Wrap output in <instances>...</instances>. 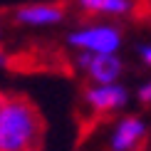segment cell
Listing matches in <instances>:
<instances>
[{"mask_svg":"<svg viewBox=\"0 0 151 151\" xmlns=\"http://www.w3.org/2000/svg\"><path fill=\"white\" fill-rule=\"evenodd\" d=\"M47 122L25 94L0 92V151H42Z\"/></svg>","mask_w":151,"mask_h":151,"instance_id":"6da1fadb","label":"cell"},{"mask_svg":"<svg viewBox=\"0 0 151 151\" xmlns=\"http://www.w3.org/2000/svg\"><path fill=\"white\" fill-rule=\"evenodd\" d=\"M3 65L12 74H57V77L74 74V67L65 50L52 42H30L17 52H10Z\"/></svg>","mask_w":151,"mask_h":151,"instance_id":"7a4b0ae2","label":"cell"},{"mask_svg":"<svg viewBox=\"0 0 151 151\" xmlns=\"http://www.w3.org/2000/svg\"><path fill=\"white\" fill-rule=\"evenodd\" d=\"M74 0H52V3H37V5H22V8L12 10V20L15 22H57L70 12Z\"/></svg>","mask_w":151,"mask_h":151,"instance_id":"3957f363","label":"cell"},{"mask_svg":"<svg viewBox=\"0 0 151 151\" xmlns=\"http://www.w3.org/2000/svg\"><path fill=\"white\" fill-rule=\"evenodd\" d=\"M124 102H127V94L119 87H82V104L104 116H111V111L119 109Z\"/></svg>","mask_w":151,"mask_h":151,"instance_id":"277c9868","label":"cell"},{"mask_svg":"<svg viewBox=\"0 0 151 151\" xmlns=\"http://www.w3.org/2000/svg\"><path fill=\"white\" fill-rule=\"evenodd\" d=\"M72 45L92 50V52L109 55L111 50H116V45H119V32L116 30H109V27H94V30H87V32L74 35Z\"/></svg>","mask_w":151,"mask_h":151,"instance_id":"5b68a950","label":"cell"},{"mask_svg":"<svg viewBox=\"0 0 151 151\" xmlns=\"http://www.w3.org/2000/svg\"><path fill=\"white\" fill-rule=\"evenodd\" d=\"M79 65L92 74L94 82H102V84L114 82V77L119 74V70H122V62H119L114 55H102V52L99 55H82Z\"/></svg>","mask_w":151,"mask_h":151,"instance_id":"8992f818","label":"cell"},{"mask_svg":"<svg viewBox=\"0 0 151 151\" xmlns=\"http://www.w3.org/2000/svg\"><path fill=\"white\" fill-rule=\"evenodd\" d=\"M141 139H144V127H141V122H139L136 116H129V119H124V122L119 124L111 146H114V151H127V149H134Z\"/></svg>","mask_w":151,"mask_h":151,"instance_id":"52a82bcc","label":"cell"},{"mask_svg":"<svg viewBox=\"0 0 151 151\" xmlns=\"http://www.w3.org/2000/svg\"><path fill=\"white\" fill-rule=\"evenodd\" d=\"M77 5L89 15H104V12H131V0H77Z\"/></svg>","mask_w":151,"mask_h":151,"instance_id":"ba28073f","label":"cell"},{"mask_svg":"<svg viewBox=\"0 0 151 151\" xmlns=\"http://www.w3.org/2000/svg\"><path fill=\"white\" fill-rule=\"evenodd\" d=\"M139 99H141V104H144V106H149V104H151V84H146V87L141 89Z\"/></svg>","mask_w":151,"mask_h":151,"instance_id":"9c48e42d","label":"cell"},{"mask_svg":"<svg viewBox=\"0 0 151 151\" xmlns=\"http://www.w3.org/2000/svg\"><path fill=\"white\" fill-rule=\"evenodd\" d=\"M144 60H146L149 65H151V47H149V50H144Z\"/></svg>","mask_w":151,"mask_h":151,"instance_id":"30bf717a","label":"cell"},{"mask_svg":"<svg viewBox=\"0 0 151 151\" xmlns=\"http://www.w3.org/2000/svg\"><path fill=\"white\" fill-rule=\"evenodd\" d=\"M5 62V55H3V47H0V65Z\"/></svg>","mask_w":151,"mask_h":151,"instance_id":"8fae6325","label":"cell"}]
</instances>
